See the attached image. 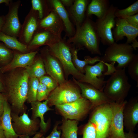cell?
<instances>
[{
  "mask_svg": "<svg viewBox=\"0 0 138 138\" xmlns=\"http://www.w3.org/2000/svg\"><path fill=\"white\" fill-rule=\"evenodd\" d=\"M29 78L24 69L12 71L6 78L7 97L15 113L18 114L24 112Z\"/></svg>",
  "mask_w": 138,
  "mask_h": 138,
  "instance_id": "cell-1",
  "label": "cell"
},
{
  "mask_svg": "<svg viewBox=\"0 0 138 138\" xmlns=\"http://www.w3.org/2000/svg\"><path fill=\"white\" fill-rule=\"evenodd\" d=\"M106 81L103 91L112 102L124 101L131 87L125 72V68L116 69Z\"/></svg>",
  "mask_w": 138,
  "mask_h": 138,
  "instance_id": "cell-2",
  "label": "cell"
},
{
  "mask_svg": "<svg viewBox=\"0 0 138 138\" xmlns=\"http://www.w3.org/2000/svg\"><path fill=\"white\" fill-rule=\"evenodd\" d=\"M76 34L70 39L71 41L86 48L92 54L101 55L99 47L100 39L95 22L87 17L81 25L76 24Z\"/></svg>",
  "mask_w": 138,
  "mask_h": 138,
  "instance_id": "cell-3",
  "label": "cell"
},
{
  "mask_svg": "<svg viewBox=\"0 0 138 138\" xmlns=\"http://www.w3.org/2000/svg\"><path fill=\"white\" fill-rule=\"evenodd\" d=\"M134 50L130 44L115 42L107 48L100 59L109 64L117 62L116 69L126 68L135 56Z\"/></svg>",
  "mask_w": 138,
  "mask_h": 138,
  "instance_id": "cell-4",
  "label": "cell"
},
{
  "mask_svg": "<svg viewBox=\"0 0 138 138\" xmlns=\"http://www.w3.org/2000/svg\"><path fill=\"white\" fill-rule=\"evenodd\" d=\"M48 46V52L59 61L66 78L71 75L78 81L80 80L84 74L79 72L74 66L72 61V53L68 47L60 40Z\"/></svg>",
  "mask_w": 138,
  "mask_h": 138,
  "instance_id": "cell-5",
  "label": "cell"
},
{
  "mask_svg": "<svg viewBox=\"0 0 138 138\" xmlns=\"http://www.w3.org/2000/svg\"><path fill=\"white\" fill-rule=\"evenodd\" d=\"M82 97L79 86L66 80L50 92L47 99L48 105L49 107L70 103Z\"/></svg>",
  "mask_w": 138,
  "mask_h": 138,
  "instance_id": "cell-6",
  "label": "cell"
},
{
  "mask_svg": "<svg viewBox=\"0 0 138 138\" xmlns=\"http://www.w3.org/2000/svg\"><path fill=\"white\" fill-rule=\"evenodd\" d=\"M93 109L89 121L95 126L97 138H109L112 116L111 102L102 104Z\"/></svg>",
  "mask_w": 138,
  "mask_h": 138,
  "instance_id": "cell-7",
  "label": "cell"
},
{
  "mask_svg": "<svg viewBox=\"0 0 138 138\" xmlns=\"http://www.w3.org/2000/svg\"><path fill=\"white\" fill-rule=\"evenodd\" d=\"M118 8L117 7L111 4L103 17L97 18L95 22L100 41L104 45L109 46L115 42L112 30L115 26V13Z\"/></svg>",
  "mask_w": 138,
  "mask_h": 138,
  "instance_id": "cell-8",
  "label": "cell"
},
{
  "mask_svg": "<svg viewBox=\"0 0 138 138\" xmlns=\"http://www.w3.org/2000/svg\"><path fill=\"white\" fill-rule=\"evenodd\" d=\"M113 66L112 64L103 61L98 62L93 65H87L84 68L85 74L78 81L88 84L98 90H103L106 82L105 80L106 69L111 68Z\"/></svg>",
  "mask_w": 138,
  "mask_h": 138,
  "instance_id": "cell-9",
  "label": "cell"
},
{
  "mask_svg": "<svg viewBox=\"0 0 138 138\" xmlns=\"http://www.w3.org/2000/svg\"><path fill=\"white\" fill-rule=\"evenodd\" d=\"M55 106L66 119L77 121L81 119L92 109L90 102L82 97L72 102Z\"/></svg>",
  "mask_w": 138,
  "mask_h": 138,
  "instance_id": "cell-10",
  "label": "cell"
},
{
  "mask_svg": "<svg viewBox=\"0 0 138 138\" xmlns=\"http://www.w3.org/2000/svg\"><path fill=\"white\" fill-rule=\"evenodd\" d=\"M116 25L112 31L114 39L117 42L127 38L126 43L131 44L134 50L138 47L136 38L138 36V28L130 25L125 19L119 17L115 19Z\"/></svg>",
  "mask_w": 138,
  "mask_h": 138,
  "instance_id": "cell-11",
  "label": "cell"
},
{
  "mask_svg": "<svg viewBox=\"0 0 138 138\" xmlns=\"http://www.w3.org/2000/svg\"><path fill=\"white\" fill-rule=\"evenodd\" d=\"M21 1H13L8 5V10L5 16V21L2 32L4 34L18 38L21 29L18 12Z\"/></svg>",
  "mask_w": 138,
  "mask_h": 138,
  "instance_id": "cell-12",
  "label": "cell"
},
{
  "mask_svg": "<svg viewBox=\"0 0 138 138\" xmlns=\"http://www.w3.org/2000/svg\"><path fill=\"white\" fill-rule=\"evenodd\" d=\"M12 125L16 133L19 136L27 135L29 136L35 135L38 129L37 119H33L29 117L24 112L19 116L14 112H11Z\"/></svg>",
  "mask_w": 138,
  "mask_h": 138,
  "instance_id": "cell-13",
  "label": "cell"
},
{
  "mask_svg": "<svg viewBox=\"0 0 138 138\" xmlns=\"http://www.w3.org/2000/svg\"><path fill=\"white\" fill-rule=\"evenodd\" d=\"M73 80L80 88L82 97L91 103L92 109L102 104L113 102L106 96L103 90H98L88 84L80 82L73 77Z\"/></svg>",
  "mask_w": 138,
  "mask_h": 138,
  "instance_id": "cell-14",
  "label": "cell"
},
{
  "mask_svg": "<svg viewBox=\"0 0 138 138\" xmlns=\"http://www.w3.org/2000/svg\"><path fill=\"white\" fill-rule=\"evenodd\" d=\"M127 101L125 100L120 103L111 102L112 116L109 138H125L123 112Z\"/></svg>",
  "mask_w": 138,
  "mask_h": 138,
  "instance_id": "cell-15",
  "label": "cell"
},
{
  "mask_svg": "<svg viewBox=\"0 0 138 138\" xmlns=\"http://www.w3.org/2000/svg\"><path fill=\"white\" fill-rule=\"evenodd\" d=\"M39 19L37 12L31 8L22 25L18 38L20 42L28 45L38 28Z\"/></svg>",
  "mask_w": 138,
  "mask_h": 138,
  "instance_id": "cell-16",
  "label": "cell"
},
{
  "mask_svg": "<svg viewBox=\"0 0 138 138\" xmlns=\"http://www.w3.org/2000/svg\"><path fill=\"white\" fill-rule=\"evenodd\" d=\"M123 114L124 126L128 131H134L138 123L137 97L131 98L127 101Z\"/></svg>",
  "mask_w": 138,
  "mask_h": 138,
  "instance_id": "cell-17",
  "label": "cell"
},
{
  "mask_svg": "<svg viewBox=\"0 0 138 138\" xmlns=\"http://www.w3.org/2000/svg\"><path fill=\"white\" fill-rule=\"evenodd\" d=\"M14 51V55L11 61L5 66L0 67V71L2 73L11 71L18 67L25 68L33 62L38 52V50L24 53Z\"/></svg>",
  "mask_w": 138,
  "mask_h": 138,
  "instance_id": "cell-18",
  "label": "cell"
},
{
  "mask_svg": "<svg viewBox=\"0 0 138 138\" xmlns=\"http://www.w3.org/2000/svg\"><path fill=\"white\" fill-rule=\"evenodd\" d=\"M59 37L50 31L44 29L38 28L28 45L29 52L35 51L39 47L43 45L48 46L59 40Z\"/></svg>",
  "mask_w": 138,
  "mask_h": 138,
  "instance_id": "cell-19",
  "label": "cell"
},
{
  "mask_svg": "<svg viewBox=\"0 0 138 138\" xmlns=\"http://www.w3.org/2000/svg\"><path fill=\"white\" fill-rule=\"evenodd\" d=\"M44 61L45 70L50 76L55 80L59 85L64 83L66 80L62 66L59 60L48 52Z\"/></svg>",
  "mask_w": 138,
  "mask_h": 138,
  "instance_id": "cell-20",
  "label": "cell"
},
{
  "mask_svg": "<svg viewBox=\"0 0 138 138\" xmlns=\"http://www.w3.org/2000/svg\"><path fill=\"white\" fill-rule=\"evenodd\" d=\"M61 20L55 12L51 11L42 19H39L38 28L48 30L59 37L62 29Z\"/></svg>",
  "mask_w": 138,
  "mask_h": 138,
  "instance_id": "cell-21",
  "label": "cell"
},
{
  "mask_svg": "<svg viewBox=\"0 0 138 138\" xmlns=\"http://www.w3.org/2000/svg\"><path fill=\"white\" fill-rule=\"evenodd\" d=\"M47 99L43 102L37 100L30 103L32 109V119H36L38 118L40 119V126L41 131L43 133L46 131L48 124L44 121V115L47 111L52 110L48 105Z\"/></svg>",
  "mask_w": 138,
  "mask_h": 138,
  "instance_id": "cell-22",
  "label": "cell"
},
{
  "mask_svg": "<svg viewBox=\"0 0 138 138\" xmlns=\"http://www.w3.org/2000/svg\"><path fill=\"white\" fill-rule=\"evenodd\" d=\"M11 109L7 99L4 102L3 112L1 118V125L3 129L5 138H19L14 131L12 123Z\"/></svg>",
  "mask_w": 138,
  "mask_h": 138,
  "instance_id": "cell-23",
  "label": "cell"
},
{
  "mask_svg": "<svg viewBox=\"0 0 138 138\" xmlns=\"http://www.w3.org/2000/svg\"><path fill=\"white\" fill-rule=\"evenodd\" d=\"M110 6L108 0H92L87 7V16L88 17L94 15L98 19L101 18L105 15Z\"/></svg>",
  "mask_w": 138,
  "mask_h": 138,
  "instance_id": "cell-24",
  "label": "cell"
},
{
  "mask_svg": "<svg viewBox=\"0 0 138 138\" xmlns=\"http://www.w3.org/2000/svg\"><path fill=\"white\" fill-rule=\"evenodd\" d=\"M0 42L3 43L8 48L21 53L29 52L27 45L20 42L17 38L0 32Z\"/></svg>",
  "mask_w": 138,
  "mask_h": 138,
  "instance_id": "cell-25",
  "label": "cell"
},
{
  "mask_svg": "<svg viewBox=\"0 0 138 138\" xmlns=\"http://www.w3.org/2000/svg\"><path fill=\"white\" fill-rule=\"evenodd\" d=\"M44 62L42 59L39 57L35 59L29 65L25 67V70L29 77L39 79L45 75L46 72Z\"/></svg>",
  "mask_w": 138,
  "mask_h": 138,
  "instance_id": "cell-26",
  "label": "cell"
},
{
  "mask_svg": "<svg viewBox=\"0 0 138 138\" xmlns=\"http://www.w3.org/2000/svg\"><path fill=\"white\" fill-rule=\"evenodd\" d=\"M71 52L72 61L74 66L79 72L83 74L85 73L84 68L86 65L93 64L96 62L102 61L101 60L100 57L98 56L91 57L89 56H86L85 57L84 60H80L78 57L76 50H72Z\"/></svg>",
  "mask_w": 138,
  "mask_h": 138,
  "instance_id": "cell-27",
  "label": "cell"
},
{
  "mask_svg": "<svg viewBox=\"0 0 138 138\" xmlns=\"http://www.w3.org/2000/svg\"><path fill=\"white\" fill-rule=\"evenodd\" d=\"M55 9V12L63 22L67 32L71 34L72 32L73 28L66 10L62 3L57 0L50 1Z\"/></svg>",
  "mask_w": 138,
  "mask_h": 138,
  "instance_id": "cell-28",
  "label": "cell"
},
{
  "mask_svg": "<svg viewBox=\"0 0 138 138\" xmlns=\"http://www.w3.org/2000/svg\"><path fill=\"white\" fill-rule=\"evenodd\" d=\"M88 3L87 0H77L74 2L72 11L76 24L80 25L84 21L85 12Z\"/></svg>",
  "mask_w": 138,
  "mask_h": 138,
  "instance_id": "cell-29",
  "label": "cell"
},
{
  "mask_svg": "<svg viewBox=\"0 0 138 138\" xmlns=\"http://www.w3.org/2000/svg\"><path fill=\"white\" fill-rule=\"evenodd\" d=\"M77 125V120L66 119L61 127V138H78Z\"/></svg>",
  "mask_w": 138,
  "mask_h": 138,
  "instance_id": "cell-30",
  "label": "cell"
},
{
  "mask_svg": "<svg viewBox=\"0 0 138 138\" xmlns=\"http://www.w3.org/2000/svg\"><path fill=\"white\" fill-rule=\"evenodd\" d=\"M39 83L38 78H29L26 100L28 102L30 103L37 100V94Z\"/></svg>",
  "mask_w": 138,
  "mask_h": 138,
  "instance_id": "cell-31",
  "label": "cell"
},
{
  "mask_svg": "<svg viewBox=\"0 0 138 138\" xmlns=\"http://www.w3.org/2000/svg\"><path fill=\"white\" fill-rule=\"evenodd\" d=\"M14 54V51L9 49L3 43L0 42V64L3 65L2 67L5 66L11 61Z\"/></svg>",
  "mask_w": 138,
  "mask_h": 138,
  "instance_id": "cell-32",
  "label": "cell"
},
{
  "mask_svg": "<svg viewBox=\"0 0 138 138\" xmlns=\"http://www.w3.org/2000/svg\"><path fill=\"white\" fill-rule=\"evenodd\" d=\"M138 13V0L126 8L122 9L118 8L116 10L115 14L116 17H121L124 16H130Z\"/></svg>",
  "mask_w": 138,
  "mask_h": 138,
  "instance_id": "cell-33",
  "label": "cell"
},
{
  "mask_svg": "<svg viewBox=\"0 0 138 138\" xmlns=\"http://www.w3.org/2000/svg\"><path fill=\"white\" fill-rule=\"evenodd\" d=\"M128 72L132 79L135 81L138 86V54H135L133 60L128 66Z\"/></svg>",
  "mask_w": 138,
  "mask_h": 138,
  "instance_id": "cell-34",
  "label": "cell"
},
{
  "mask_svg": "<svg viewBox=\"0 0 138 138\" xmlns=\"http://www.w3.org/2000/svg\"><path fill=\"white\" fill-rule=\"evenodd\" d=\"M82 138H97L95 126L89 121L83 129Z\"/></svg>",
  "mask_w": 138,
  "mask_h": 138,
  "instance_id": "cell-35",
  "label": "cell"
},
{
  "mask_svg": "<svg viewBox=\"0 0 138 138\" xmlns=\"http://www.w3.org/2000/svg\"><path fill=\"white\" fill-rule=\"evenodd\" d=\"M39 79V82L45 85L50 92L59 85L57 81L50 76L44 75Z\"/></svg>",
  "mask_w": 138,
  "mask_h": 138,
  "instance_id": "cell-36",
  "label": "cell"
},
{
  "mask_svg": "<svg viewBox=\"0 0 138 138\" xmlns=\"http://www.w3.org/2000/svg\"><path fill=\"white\" fill-rule=\"evenodd\" d=\"M50 93L45 85L39 82L37 94V100L41 101L47 100Z\"/></svg>",
  "mask_w": 138,
  "mask_h": 138,
  "instance_id": "cell-37",
  "label": "cell"
},
{
  "mask_svg": "<svg viewBox=\"0 0 138 138\" xmlns=\"http://www.w3.org/2000/svg\"><path fill=\"white\" fill-rule=\"evenodd\" d=\"M31 8L38 13L40 19H41L44 17V5L43 1L40 0H31Z\"/></svg>",
  "mask_w": 138,
  "mask_h": 138,
  "instance_id": "cell-38",
  "label": "cell"
},
{
  "mask_svg": "<svg viewBox=\"0 0 138 138\" xmlns=\"http://www.w3.org/2000/svg\"><path fill=\"white\" fill-rule=\"evenodd\" d=\"M125 19L131 26L138 28V13L130 16H124L121 17Z\"/></svg>",
  "mask_w": 138,
  "mask_h": 138,
  "instance_id": "cell-39",
  "label": "cell"
},
{
  "mask_svg": "<svg viewBox=\"0 0 138 138\" xmlns=\"http://www.w3.org/2000/svg\"><path fill=\"white\" fill-rule=\"evenodd\" d=\"M57 125H55L51 133L48 136L44 137L42 136L41 138H61V132L57 130Z\"/></svg>",
  "mask_w": 138,
  "mask_h": 138,
  "instance_id": "cell-40",
  "label": "cell"
},
{
  "mask_svg": "<svg viewBox=\"0 0 138 138\" xmlns=\"http://www.w3.org/2000/svg\"><path fill=\"white\" fill-rule=\"evenodd\" d=\"M6 99L7 98L0 93V117L3 113L4 103Z\"/></svg>",
  "mask_w": 138,
  "mask_h": 138,
  "instance_id": "cell-41",
  "label": "cell"
},
{
  "mask_svg": "<svg viewBox=\"0 0 138 138\" xmlns=\"http://www.w3.org/2000/svg\"><path fill=\"white\" fill-rule=\"evenodd\" d=\"M125 138H138L137 135L133 131H129L128 132H124Z\"/></svg>",
  "mask_w": 138,
  "mask_h": 138,
  "instance_id": "cell-42",
  "label": "cell"
},
{
  "mask_svg": "<svg viewBox=\"0 0 138 138\" xmlns=\"http://www.w3.org/2000/svg\"><path fill=\"white\" fill-rule=\"evenodd\" d=\"M5 21V16L4 15L0 16V32L2 30Z\"/></svg>",
  "mask_w": 138,
  "mask_h": 138,
  "instance_id": "cell-43",
  "label": "cell"
},
{
  "mask_svg": "<svg viewBox=\"0 0 138 138\" xmlns=\"http://www.w3.org/2000/svg\"><path fill=\"white\" fill-rule=\"evenodd\" d=\"M61 3L67 6H70L72 3L73 1L70 0H62L61 1Z\"/></svg>",
  "mask_w": 138,
  "mask_h": 138,
  "instance_id": "cell-44",
  "label": "cell"
},
{
  "mask_svg": "<svg viewBox=\"0 0 138 138\" xmlns=\"http://www.w3.org/2000/svg\"><path fill=\"white\" fill-rule=\"evenodd\" d=\"M43 133L41 131L37 132L32 138H41Z\"/></svg>",
  "mask_w": 138,
  "mask_h": 138,
  "instance_id": "cell-45",
  "label": "cell"
},
{
  "mask_svg": "<svg viewBox=\"0 0 138 138\" xmlns=\"http://www.w3.org/2000/svg\"><path fill=\"white\" fill-rule=\"evenodd\" d=\"M12 1V0H0V4L5 3L6 5L8 6L10 3Z\"/></svg>",
  "mask_w": 138,
  "mask_h": 138,
  "instance_id": "cell-46",
  "label": "cell"
},
{
  "mask_svg": "<svg viewBox=\"0 0 138 138\" xmlns=\"http://www.w3.org/2000/svg\"><path fill=\"white\" fill-rule=\"evenodd\" d=\"M5 90L4 85L0 78V93L3 92Z\"/></svg>",
  "mask_w": 138,
  "mask_h": 138,
  "instance_id": "cell-47",
  "label": "cell"
},
{
  "mask_svg": "<svg viewBox=\"0 0 138 138\" xmlns=\"http://www.w3.org/2000/svg\"><path fill=\"white\" fill-rule=\"evenodd\" d=\"M0 138H5L4 131L1 125H0Z\"/></svg>",
  "mask_w": 138,
  "mask_h": 138,
  "instance_id": "cell-48",
  "label": "cell"
},
{
  "mask_svg": "<svg viewBox=\"0 0 138 138\" xmlns=\"http://www.w3.org/2000/svg\"><path fill=\"white\" fill-rule=\"evenodd\" d=\"M29 136L27 135H21L20 136L19 138H29Z\"/></svg>",
  "mask_w": 138,
  "mask_h": 138,
  "instance_id": "cell-49",
  "label": "cell"
},
{
  "mask_svg": "<svg viewBox=\"0 0 138 138\" xmlns=\"http://www.w3.org/2000/svg\"><path fill=\"white\" fill-rule=\"evenodd\" d=\"M0 125H1V122L0 121Z\"/></svg>",
  "mask_w": 138,
  "mask_h": 138,
  "instance_id": "cell-50",
  "label": "cell"
}]
</instances>
